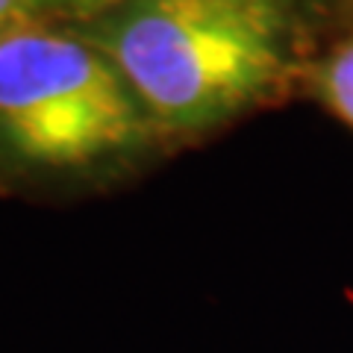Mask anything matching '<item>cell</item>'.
<instances>
[{
    "mask_svg": "<svg viewBox=\"0 0 353 353\" xmlns=\"http://www.w3.org/2000/svg\"><path fill=\"white\" fill-rule=\"evenodd\" d=\"M141 109L174 130L236 115L283 80V0H130L88 39Z\"/></svg>",
    "mask_w": 353,
    "mask_h": 353,
    "instance_id": "6da1fadb",
    "label": "cell"
},
{
    "mask_svg": "<svg viewBox=\"0 0 353 353\" xmlns=\"http://www.w3.org/2000/svg\"><path fill=\"white\" fill-rule=\"evenodd\" d=\"M148 112L92 41L18 27L0 41V141L41 168H83L132 148Z\"/></svg>",
    "mask_w": 353,
    "mask_h": 353,
    "instance_id": "7a4b0ae2",
    "label": "cell"
},
{
    "mask_svg": "<svg viewBox=\"0 0 353 353\" xmlns=\"http://www.w3.org/2000/svg\"><path fill=\"white\" fill-rule=\"evenodd\" d=\"M318 85H321L324 103L347 127H353V39L341 41L327 57L321 74H318Z\"/></svg>",
    "mask_w": 353,
    "mask_h": 353,
    "instance_id": "3957f363",
    "label": "cell"
},
{
    "mask_svg": "<svg viewBox=\"0 0 353 353\" xmlns=\"http://www.w3.org/2000/svg\"><path fill=\"white\" fill-rule=\"evenodd\" d=\"M130 0H27L30 9H50V12L65 15H97V12H115Z\"/></svg>",
    "mask_w": 353,
    "mask_h": 353,
    "instance_id": "277c9868",
    "label": "cell"
},
{
    "mask_svg": "<svg viewBox=\"0 0 353 353\" xmlns=\"http://www.w3.org/2000/svg\"><path fill=\"white\" fill-rule=\"evenodd\" d=\"M27 12H30L27 0H0V41L18 27H24Z\"/></svg>",
    "mask_w": 353,
    "mask_h": 353,
    "instance_id": "5b68a950",
    "label": "cell"
}]
</instances>
